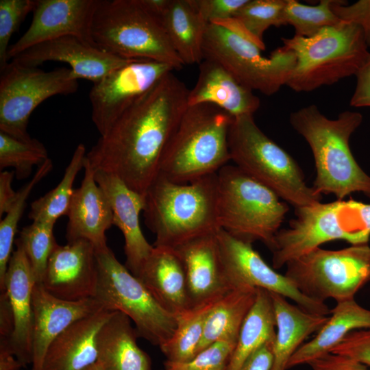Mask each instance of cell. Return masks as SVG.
<instances>
[{
    "label": "cell",
    "instance_id": "cell-1",
    "mask_svg": "<svg viewBox=\"0 0 370 370\" xmlns=\"http://www.w3.org/2000/svg\"><path fill=\"white\" fill-rule=\"evenodd\" d=\"M189 90L172 72L140 96L86 155L94 171L119 177L145 195L159 175L165 147L188 106Z\"/></svg>",
    "mask_w": 370,
    "mask_h": 370
},
{
    "label": "cell",
    "instance_id": "cell-2",
    "mask_svg": "<svg viewBox=\"0 0 370 370\" xmlns=\"http://www.w3.org/2000/svg\"><path fill=\"white\" fill-rule=\"evenodd\" d=\"M358 112L346 110L326 117L315 105L292 112L290 123L311 149L316 176L312 186L319 195L344 199L353 193L370 198V176L358 165L349 147L352 134L362 122Z\"/></svg>",
    "mask_w": 370,
    "mask_h": 370
},
{
    "label": "cell",
    "instance_id": "cell-3",
    "mask_svg": "<svg viewBox=\"0 0 370 370\" xmlns=\"http://www.w3.org/2000/svg\"><path fill=\"white\" fill-rule=\"evenodd\" d=\"M217 173L186 184L158 175L145 195V223L156 236L153 246L176 248L220 230Z\"/></svg>",
    "mask_w": 370,
    "mask_h": 370
},
{
    "label": "cell",
    "instance_id": "cell-4",
    "mask_svg": "<svg viewBox=\"0 0 370 370\" xmlns=\"http://www.w3.org/2000/svg\"><path fill=\"white\" fill-rule=\"evenodd\" d=\"M232 117L212 104L188 106L163 152L159 175L186 184L217 173L231 161Z\"/></svg>",
    "mask_w": 370,
    "mask_h": 370
},
{
    "label": "cell",
    "instance_id": "cell-5",
    "mask_svg": "<svg viewBox=\"0 0 370 370\" xmlns=\"http://www.w3.org/2000/svg\"><path fill=\"white\" fill-rule=\"evenodd\" d=\"M91 37L97 47L124 59L157 61L174 70L184 65L169 40L162 17L143 0H99Z\"/></svg>",
    "mask_w": 370,
    "mask_h": 370
},
{
    "label": "cell",
    "instance_id": "cell-6",
    "mask_svg": "<svg viewBox=\"0 0 370 370\" xmlns=\"http://www.w3.org/2000/svg\"><path fill=\"white\" fill-rule=\"evenodd\" d=\"M296 63L286 86L297 92H310L356 75L370 52L363 29L341 21L317 34L282 38Z\"/></svg>",
    "mask_w": 370,
    "mask_h": 370
},
{
    "label": "cell",
    "instance_id": "cell-7",
    "mask_svg": "<svg viewBox=\"0 0 370 370\" xmlns=\"http://www.w3.org/2000/svg\"><path fill=\"white\" fill-rule=\"evenodd\" d=\"M295 218L277 233L272 249V266L282 268L321 245L343 240L351 245L368 243L370 204L337 199L295 208Z\"/></svg>",
    "mask_w": 370,
    "mask_h": 370
},
{
    "label": "cell",
    "instance_id": "cell-8",
    "mask_svg": "<svg viewBox=\"0 0 370 370\" xmlns=\"http://www.w3.org/2000/svg\"><path fill=\"white\" fill-rule=\"evenodd\" d=\"M228 147L236 166L295 208L321 202L297 162L258 127L253 115L232 119Z\"/></svg>",
    "mask_w": 370,
    "mask_h": 370
},
{
    "label": "cell",
    "instance_id": "cell-9",
    "mask_svg": "<svg viewBox=\"0 0 370 370\" xmlns=\"http://www.w3.org/2000/svg\"><path fill=\"white\" fill-rule=\"evenodd\" d=\"M217 179L220 229L249 243L260 241L271 249L288 204L236 165L223 166Z\"/></svg>",
    "mask_w": 370,
    "mask_h": 370
},
{
    "label": "cell",
    "instance_id": "cell-10",
    "mask_svg": "<svg viewBox=\"0 0 370 370\" xmlns=\"http://www.w3.org/2000/svg\"><path fill=\"white\" fill-rule=\"evenodd\" d=\"M96 254L98 280L94 298L104 308L126 314L138 337L159 347L164 345L176 329L177 315L165 310L108 247L96 249Z\"/></svg>",
    "mask_w": 370,
    "mask_h": 370
},
{
    "label": "cell",
    "instance_id": "cell-11",
    "mask_svg": "<svg viewBox=\"0 0 370 370\" xmlns=\"http://www.w3.org/2000/svg\"><path fill=\"white\" fill-rule=\"evenodd\" d=\"M285 275L306 297L319 302L354 299L370 282L368 243L330 250L317 247L286 264Z\"/></svg>",
    "mask_w": 370,
    "mask_h": 370
},
{
    "label": "cell",
    "instance_id": "cell-12",
    "mask_svg": "<svg viewBox=\"0 0 370 370\" xmlns=\"http://www.w3.org/2000/svg\"><path fill=\"white\" fill-rule=\"evenodd\" d=\"M203 51L204 59L218 62L242 85L267 96L286 84L296 63L284 45L265 57L252 41L216 23L206 27Z\"/></svg>",
    "mask_w": 370,
    "mask_h": 370
},
{
    "label": "cell",
    "instance_id": "cell-13",
    "mask_svg": "<svg viewBox=\"0 0 370 370\" xmlns=\"http://www.w3.org/2000/svg\"><path fill=\"white\" fill-rule=\"evenodd\" d=\"M0 71V132L19 140L32 138L27 130L29 119L41 103L78 88L70 68L45 71L12 60Z\"/></svg>",
    "mask_w": 370,
    "mask_h": 370
},
{
    "label": "cell",
    "instance_id": "cell-14",
    "mask_svg": "<svg viewBox=\"0 0 370 370\" xmlns=\"http://www.w3.org/2000/svg\"><path fill=\"white\" fill-rule=\"evenodd\" d=\"M173 71L165 63L135 60L93 83L89 92L91 119L100 136L140 96Z\"/></svg>",
    "mask_w": 370,
    "mask_h": 370
},
{
    "label": "cell",
    "instance_id": "cell-15",
    "mask_svg": "<svg viewBox=\"0 0 370 370\" xmlns=\"http://www.w3.org/2000/svg\"><path fill=\"white\" fill-rule=\"evenodd\" d=\"M226 278L232 289L249 286L279 294L306 311L328 316V306L303 295L285 275L270 267L251 243L236 238L220 229L217 232Z\"/></svg>",
    "mask_w": 370,
    "mask_h": 370
},
{
    "label": "cell",
    "instance_id": "cell-16",
    "mask_svg": "<svg viewBox=\"0 0 370 370\" xmlns=\"http://www.w3.org/2000/svg\"><path fill=\"white\" fill-rule=\"evenodd\" d=\"M99 0H36L32 23L13 45L8 59L45 41L76 36L93 45L91 26Z\"/></svg>",
    "mask_w": 370,
    "mask_h": 370
},
{
    "label": "cell",
    "instance_id": "cell-17",
    "mask_svg": "<svg viewBox=\"0 0 370 370\" xmlns=\"http://www.w3.org/2000/svg\"><path fill=\"white\" fill-rule=\"evenodd\" d=\"M98 280L96 248L78 239L56 247L49 257L42 284L60 299L77 301L94 297Z\"/></svg>",
    "mask_w": 370,
    "mask_h": 370
},
{
    "label": "cell",
    "instance_id": "cell-18",
    "mask_svg": "<svg viewBox=\"0 0 370 370\" xmlns=\"http://www.w3.org/2000/svg\"><path fill=\"white\" fill-rule=\"evenodd\" d=\"M12 60L36 67L48 61L62 62L69 64L77 80L84 79L95 83L135 60L116 56L76 36H66L29 47Z\"/></svg>",
    "mask_w": 370,
    "mask_h": 370
},
{
    "label": "cell",
    "instance_id": "cell-19",
    "mask_svg": "<svg viewBox=\"0 0 370 370\" xmlns=\"http://www.w3.org/2000/svg\"><path fill=\"white\" fill-rule=\"evenodd\" d=\"M175 249L184 268L190 309L215 303L232 290L224 273L217 232Z\"/></svg>",
    "mask_w": 370,
    "mask_h": 370
},
{
    "label": "cell",
    "instance_id": "cell-20",
    "mask_svg": "<svg viewBox=\"0 0 370 370\" xmlns=\"http://www.w3.org/2000/svg\"><path fill=\"white\" fill-rule=\"evenodd\" d=\"M95 179L110 201L113 225L121 230L124 237L125 265L138 277L153 249L140 225V214L145 206L144 196L130 188L114 174L95 171Z\"/></svg>",
    "mask_w": 370,
    "mask_h": 370
},
{
    "label": "cell",
    "instance_id": "cell-21",
    "mask_svg": "<svg viewBox=\"0 0 370 370\" xmlns=\"http://www.w3.org/2000/svg\"><path fill=\"white\" fill-rule=\"evenodd\" d=\"M33 362L32 370H41L46 352L62 332L75 322L104 308L94 297L66 301L49 293L36 283L32 295Z\"/></svg>",
    "mask_w": 370,
    "mask_h": 370
},
{
    "label": "cell",
    "instance_id": "cell-22",
    "mask_svg": "<svg viewBox=\"0 0 370 370\" xmlns=\"http://www.w3.org/2000/svg\"><path fill=\"white\" fill-rule=\"evenodd\" d=\"M13 251L1 291H5L14 317L12 348L24 367L33 362V289L36 283L32 267L20 244Z\"/></svg>",
    "mask_w": 370,
    "mask_h": 370
},
{
    "label": "cell",
    "instance_id": "cell-23",
    "mask_svg": "<svg viewBox=\"0 0 370 370\" xmlns=\"http://www.w3.org/2000/svg\"><path fill=\"white\" fill-rule=\"evenodd\" d=\"M84 175L75 189L69 207L66 238L67 242L78 239L90 241L97 250L108 247L106 231L113 225L110 201L95 179V171L84 162Z\"/></svg>",
    "mask_w": 370,
    "mask_h": 370
},
{
    "label": "cell",
    "instance_id": "cell-24",
    "mask_svg": "<svg viewBox=\"0 0 370 370\" xmlns=\"http://www.w3.org/2000/svg\"><path fill=\"white\" fill-rule=\"evenodd\" d=\"M188 106L209 103L217 106L232 118L254 115L260 107L253 90L239 83L218 62L204 59L194 87L189 90Z\"/></svg>",
    "mask_w": 370,
    "mask_h": 370
},
{
    "label": "cell",
    "instance_id": "cell-25",
    "mask_svg": "<svg viewBox=\"0 0 370 370\" xmlns=\"http://www.w3.org/2000/svg\"><path fill=\"white\" fill-rule=\"evenodd\" d=\"M113 312L102 308L69 326L49 346L41 370H84L96 362L98 333Z\"/></svg>",
    "mask_w": 370,
    "mask_h": 370
},
{
    "label": "cell",
    "instance_id": "cell-26",
    "mask_svg": "<svg viewBox=\"0 0 370 370\" xmlns=\"http://www.w3.org/2000/svg\"><path fill=\"white\" fill-rule=\"evenodd\" d=\"M137 278L169 312L190 309L184 268L175 249L153 246Z\"/></svg>",
    "mask_w": 370,
    "mask_h": 370
},
{
    "label": "cell",
    "instance_id": "cell-27",
    "mask_svg": "<svg viewBox=\"0 0 370 370\" xmlns=\"http://www.w3.org/2000/svg\"><path fill=\"white\" fill-rule=\"evenodd\" d=\"M131 319L114 311L97 336V361L104 370H151L149 356L137 343Z\"/></svg>",
    "mask_w": 370,
    "mask_h": 370
},
{
    "label": "cell",
    "instance_id": "cell-28",
    "mask_svg": "<svg viewBox=\"0 0 370 370\" xmlns=\"http://www.w3.org/2000/svg\"><path fill=\"white\" fill-rule=\"evenodd\" d=\"M275 320L276 334L273 343L270 370H287L293 355L312 334L325 323L328 316L308 312L289 303L279 294L271 293Z\"/></svg>",
    "mask_w": 370,
    "mask_h": 370
},
{
    "label": "cell",
    "instance_id": "cell-29",
    "mask_svg": "<svg viewBox=\"0 0 370 370\" xmlns=\"http://www.w3.org/2000/svg\"><path fill=\"white\" fill-rule=\"evenodd\" d=\"M370 328V310L355 299L336 302L330 316L316 335L304 343L291 358L287 369L312 361L330 353L350 332Z\"/></svg>",
    "mask_w": 370,
    "mask_h": 370
},
{
    "label": "cell",
    "instance_id": "cell-30",
    "mask_svg": "<svg viewBox=\"0 0 370 370\" xmlns=\"http://www.w3.org/2000/svg\"><path fill=\"white\" fill-rule=\"evenodd\" d=\"M169 40L184 64H199L204 60L203 45L208 23L189 0H169L162 14Z\"/></svg>",
    "mask_w": 370,
    "mask_h": 370
},
{
    "label": "cell",
    "instance_id": "cell-31",
    "mask_svg": "<svg viewBox=\"0 0 370 370\" xmlns=\"http://www.w3.org/2000/svg\"><path fill=\"white\" fill-rule=\"evenodd\" d=\"M258 288L244 286L232 289L213 306L206 320L197 354L220 341L236 343L247 314L252 308Z\"/></svg>",
    "mask_w": 370,
    "mask_h": 370
},
{
    "label": "cell",
    "instance_id": "cell-32",
    "mask_svg": "<svg viewBox=\"0 0 370 370\" xmlns=\"http://www.w3.org/2000/svg\"><path fill=\"white\" fill-rule=\"evenodd\" d=\"M276 320L270 292L258 288L256 301L241 326L227 370H239L247 358L273 341Z\"/></svg>",
    "mask_w": 370,
    "mask_h": 370
},
{
    "label": "cell",
    "instance_id": "cell-33",
    "mask_svg": "<svg viewBox=\"0 0 370 370\" xmlns=\"http://www.w3.org/2000/svg\"><path fill=\"white\" fill-rule=\"evenodd\" d=\"M86 153L85 146L79 144L58 184L32 203L28 217L33 222L55 225L60 217L67 216L75 190L73 183L79 171L84 168Z\"/></svg>",
    "mask_w": 370,
    "mask_h": 370
},
{
    "label": "cell",
    "instance_id": "cell-34",
    "mask_svg": "<svg viewBox=\"0 0 370 370\" xmlns=\"http://www.w3.org/2000/svg\"><path fill=\"white\" fill-rule=\"evenodd\" d=\"M215 303L189 309L177 315V324L175 332L171 337L160 347L167 360L184 362L197 354L206 318Z\"/></svg>",
    "mask_w": 370,
    "mask_h": 370
},
{
    "label": "cell",
    "instance_id": "cell-35",
    "mask_svg": "<svg viewBox=\"0 0 370 370\" xmlns=\"http://www.w3.org/2000/svg\"><path fill=\"white\" fill-rule=\"evenodd\" d=\"M53 169L50 158L38 166L31 180L17 191L16 199L0 222V288L3 287L8 265L12 254L18 224L26 207L27 199L34 188Z\"/></svg>",
    "mask_w": 370,
    "mask_h": 370
},
{
    "label": "cell",
    "instance_id": "cell-36",
    "mask_svg": "<svg viewBox=\"0 0 370 370\" xmlns=\"http://www.w3.org/2000/svg\"><path fill=\"white\" fill-rule=\"evenodd\" d=\"M286 0H248L233 17L248 38L262 51L263 35L271 26L285 25L284 10Z\"/></svg>",
    "mask_w": 370,
    "mask_h": 370
},
{
    "label": "cell",
    "instance_id": "cell-37",
    "mask_svg": "<svg viewBox=\"0 0 370 370\" xmlns=\"http://www.w3.org/2000/svg\"><path fill=\"white\" fill-rule=\"evenodd\" d=\"M47 159L45 145L36 138L28 140L17 139L0 132V169H14L18 180L27 178L34 166H40Z\"/></svg>",
    "mask_w": 370,
    "mask_h": 370
},
{
    "label": "cell",
    "instance_id": "cell-38",
    "mask_svg": "<svg viewBox=\"0 0 370 370\" xmlns=\"http://www.w3.org/2000/svg\"><path fill=\"white\" fill-rule=\"evenodd\" d=\"M334 0H321L318 5H308L296 0H286L284 10L285 25H292L295 36L309 38L323 28L333 26L341 21L334 12Z\"/></svg>",
    "mask_w": 370,
    "mask_h": 370
},
{
    "label": "cell",
    "instance_id": "cell-39",
    "mask_svg": "<svg viewBox=\"0 0 370 370\" xmlns=\"http://www.w3.org/2000/svg\"><path fill=\"white\" fill-rule=\"evenodd\" d=\"M53 227L52 223L32 222L23 227L15 239L27 257L36 283H42L49 257L58 245Z\"/></svg>",
    "mask_w": 370,
    "mask_h": 370
},
{
    "label": "cell",
    "instance_id": "cell-40",
    "mask_svg": "<svg viewBox=\"0 0 370 370\" xmlns=\"http://www.w3.org/2000/svg\"><path fill=\"white\" fill-rule=\"evenodd\" d=\"M236 343L215 342L184 362L166 360L161 370H227Z\"/></svg>",
    "mask_w": 370,
    "mask_h": 370
},
{
    "label": "cell",
    "instance_id": "cell-41",
    "mask_svg": "<svg viewBox=\"0 0 370 370\" xmlns=\"http://www.w3.org/2000/svg\"><path fill=\"white\" fill-rule=\"evenodd\" d=\"M36 0L0 1V71L8 64L9 42L30 12H33Z\"/></svg>",
    "mask_w": 370,
    "mask_h": 370
},
{
    "label": "cell",
    "instance_id": "cell-42",
    "mask_svg": "<svg viewBox=\"0 0 370 370\" xmlns=\"http://www.w3.org/2000/svg\"><path fill=\"white\" fill-rule=\"evenodd\" d=\"M248 0H189L206 23H212L234 17Z\"/></svg>",
    "mask_w": 370,
    "mask_h": 370
},
{
    "label": "cell",
    "instance_id": "cell-43",
    "mask_svg": "<svg viewBox=\"0 0 370 370\" xmlns=\"http://www.w3.org/2000/svg\"><path fill=\"white\" fill-rule=\"evenodd\" d=\"M330 353L346 356L370 367V328L350 332Z\"/></svg>",
    "mask_w": 370,
    "mask_h": 370
},
{
    "label": "cell",
    "instance_id": "cell-44",
    "mask_svg": "<svg viewBox=\"0 0 370 370\" xmlns=\"http://www.w3.org/2000/svg\"><path fill=\"white\" fill-rule=\"evenodd\" d=\"M332 8L341 21L356 24L363 29L370 47V0H360L349 5L334 0Z\"/></svg>",
    "mask_w": 370,
    "mask_h": 370
},
{
    "label": "cell",
    "instance_id": "cell-45",
    "mask_svg": "<svg viewBox=\"0 0 370 370\" xmlns=\"http://www.w3.org/2000/svg\"><path fill=\"white\" fill-rule=\"evenodd\" d=\"M312 370H370V367L341 354L328 353L309 363Z\"/></svg>",
    "mask_w": 370,
    "mask_h": 370
},
{
    "label": "cell",
    "instance_id": "cell-46",
    "mask_svg": "<svg viewBox=\"0 0 370 370\" xmlns=\"http://www.w3.org/2000/svg\"><path fill=\"white\" fill-rule=\"evenodd\" d=\"M355 76L356 84L349 103L356 108L370 107V55Z\"/></svg>",
    "mask_w": 370,
    "mask_h": 370
},
{
    "label": "cell",
    "instance_id": "cell-47",
    "mask_svg": "<svg viewBox=\"0 0 370 370\" xmlns=\"http://www.w3.org/2000/svg\"><path fill=\"white\" fill-rule=\"evenodd\" d=\"M14 328V317L8 295L5 291H1L0 343L8 344L11 348Z\"/></svg>",
    "mask_w": 370,
    "mask_h": 370
},
{
    "label": "cell",
    "instance_id": "cell-48",
    "mask_svg": "<svg viewBox=\"0 0 370 370\" xmlns=\"http://www.w3.org/2000/svg\"><path fill=\"white\" fill-rule=\"evenodd\" d=\"M273 341L269 342L252 354L239 370H270Z\"/></svg>",
    "mask_w": 370,
    "mask_h": 370
},
{
    "label": "cell",
    "instance_id": "cell-49",
    "mask_svg": "<svg viewBox=\"0 0 370 370\" xmlns=\"http://www.w3.org/2000/svg\"><path fill=\"white\" fill-rule=\"evenodd\" d=\"M14 171H3L0 173V217L6 214L14 204L17 192L12 187Z\"/></svg>",
    "mask_w": 370,
    "mask_h": 370
},
{
    "label": "cell",
    "instance_id": "cell-50",
    "mask_svg": "<svg viewBox=\"0 0 370 370\" xmlns=\"http://www.w3.org/2000/svg\"><path fill=\"white\" fill-rule=\"evenodd\" d=\"M23 367L12 351L0 347V370H21Z\"/></svg>",
    "mask_w": 370,
    "mask_h": 370
},
{
    "label": "cell",
    "instance_id": "cell-51",
    "mask_svg": "<svg viewBox=\"0 0 370 370\" xmlns=\"http://www.w3.org/2000/svg\"><path fill=\"white\" fill-rule=\"evenodd\" d=\"M84 370H104L101 365L97 361L94 364L86 368Z\"/></svg>",
    "mask_w": 370,
    "mask_h": 370
}]
</instances>
